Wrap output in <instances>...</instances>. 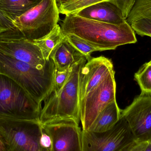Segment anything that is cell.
I'll use <instances>...</instances> for the list:
<instances>
[{
    "instance_id": "8992f818",
    "label": "cell",
    "mask_w": 151,
    "mask_h": 151,
    "mask_svg": "<svg viewBox=\"0 0 151 151\" xmlns=\"http://www.w3.org/2000/svg\"><path fill=\"white\" fill-rule=\"evenodd\" d=\"M59 12L56 0H42L38 5L14 19L13 23L22 38L40 40L58 24Z\"/></svg>"
},
{
    "instance_id": "ac0fdd59",
    "label": "cell",
    "mask_w": 151,
    "mask_h": 151,
    "mask_svg": "<svg viewBox=\"0 0 151 151\" xmlns=\"http://www.w3.org/2000/svg\"><path fill=\"white\" fill-rule=\"evenodd\" d=\"M151 18V0H135L126 21L131 23L142 18Z\"/></svg>"
},
{
    "instance_id": "d4e9b609",
    "label": "cell",
    "mask_w": 151,
    "mask_h": 151,
    "mask_svg": "<svg viewBox=\"0 0 151 151\" xmlns=\"http://www.w3.org/2000/svg\"><path fill=\"white\" fill-rule=\"evenodd\" d=\"M117 6L122 12L125 18L127 19L131 10L135 0H107Z\"/></svg>"
},
{
    "instance_id": "f1b7e54d",
    "label": "cell",
    "mask_w": 151,
    "mask_h": 151,
    "mask_svg": "<svg viewBox=\"0 0 151 151\" xmlns=\"http://www.w3.org/2000/svg\"><path fill=\"white\" fill-rule=\"evenodd\" d=\"M145 151H151V143L149 142Z\"/></svg>"
},
{
    "instance_id": "cb8c5ba5",
    "label": "cell",
    "mask_w": 151,
    "mask_h": 151,
    "mask_svg": "<svg viewBox=\"0 0 151 151\" xmlns=\"http://www.w3.org/2000/svg\"><path fill=\"white\" fill-rule=\"evenodd\" d=\"M70 68L64 71H58L55 70L52 92L57 91L63 86L70 74Z\"/></svg>"
},
{
    "instance_id": "e0dca14e",
    "label": "cell",
    "mask_w": 151,
    "mask_h": 151,
    "mask_svg": "<svg viewBox=\"0 0 151 151\" xmlns=\"http://www.w3.org/2000/svg\"><path fill=\"white\" fill-rule=\"evenodd\" d=\"M65 38V35L62 32L61 26L58 24L50 33L40 40L33 41L40 48L45 59L48 60L53 50Z\"/></svg>"
},
{
    "instance_id": "f546056e",
    "label": "cell",
    "mask_w": 151,
    "mask_h": 151,
    "mask_svg": "<svg viewBox=\"0 0 151 151\" xmlns=\"http://www.w3.org/2000/svg\"><path fill=\"white\" fill-rule=\"evenodd\" d=\"M149 142L151 143V140H150V142Z\"/></svg>"
},
{
    "instance_id": "5bb4252c",
    "label": "cell",
    "mask_w": 151,
    "mask_h": 151,
    "mask_svg": "<svg viewBox=\"0 0 151 151\" xmlns=\"http://www.w3.org/2000/svg\"><path fill=\"white\" fill-rule=\"evenodd\" d=\"M83 57L65 38L53 50L49 58L53 61L56 70L64 71L70 69Z\"/></svg>"
},
{
    "instance_id": "4316f807",
    "label": "cell",
    "mask_w": 151,
    "mask_h": 151,
    "mask_svg": "<svg viewBox=\"0 0 151 151\" xmlns=\"http://www.w3.org/2000/svg\"><path fill=\"white\" fill-rule=\"evenodd\" d=\"M70 1H71V0H56L58 6Z\"/></svg>"
},
{
    "instance_id": "4fadbf2b",
    "label": "cell",
    "mask_w": 151,
    "mask_h": 151,
    "mask_svg": "<svg viewBox=\"0 0 151 151\" xmlns=\"http://www.w3.org/2000/svg\"><path fill=\"white\" fill-rule=\"evenodd\" d=\"M74 14L84 18L114 24H120L127 21L122 11L108 1L95 4Z\"/></svg>"
},
{
    "instance_id": "30bf717a",
    "label": "cell",
    "mask_w": 151,
    "mask_h": 151,
    "mask_svg": "<svg viewBox=\"0 0 151 151\" xmlns=\"http://www.w3.org/2000/svg\"><path fill=\"white\" fill-rule=\"evenodd\" d=\"M0 52L42 70L47 65L46 60L40 48L33 41L24 38L0 39Z\"/></svg>"
},
{
    "instance_id": "ffe728a7",
    "label": "cell",
    "mask_w": 151,
    "mask_h": 151,
    "mask_svg": "<svg viewBox=\"0 0 151 151\" xmlns=\"http://www.w3.org/2000/svg\"><path fill=\"white\" fill-rule=\"evenodd\" d=\"M105 1L107 0H71L58 7L60 13L66 16L76 14L87 7Z\"/></svg>"
},
{
    "instance_id": "277c9868",
    "label": "cell",
    "mask_w": 151,
    "mask_h": 151,
    "mask_svg": "<svg viewBox=\"0 0 151 151\" xmlns=\"http://www.w3.org/2000/svg\"><path fill=\"white\" fill-rule=\"evenodd\" d=\"M41 104L19 83L0 73V117L40 122Z\"/></svg>"
},
{
    "instance_id": "3957f363",
    "label": "cell",
    "mask_w": 151,
    "mask_h": 151,
    "mask_svg": "<svg viewBox=\"0 0 151 151\" xmlns=\"http://www.w3.org/2000/svg\"><path fill=\"white\" fill-rule=\"evenodd\" d=\"M55 71L50 58L44 69L38 70L0 52V73L17 82L41 104L52 93Z\"/></svg>"
},
{
    "instance_id": "8fae6325",
    "label": "cell",
    "mask_w": 151,
    "mask_h": 151,
    "mask_svg": "<svg viewBox=\"0 0 151 151\" xmlns=\"http://www.w3.org/2000/svg\"><path fill=\"white\" fill-rule=\"evenodd\" d=\"M42 125L50 137L53 151H82V130L79 125L73 122Z\"/></svg>"
},
{
    "instance_id": "5b68a950",
    "label": "cell",
    "mask_w": 151,
    "mask_h": 151,
    "mask_svg": "<svg viewBox=\"0 0 151 151\" xmlns=\"http://www.w3.org/2000/svg\"><path fill=\"white\" fill-rule=\"evenodd\" d=\"M40 122L0 117V138L5 151H52L44 147Z\"/></svg>"
},
{
    "instance_id": "9a60e30c",
    "label": "cell",
    "mask_w": 151,
    "mask_h": 151,
    "mask_svg": "<svg viewBox=\"0 0 151 151\" xmlns=\"http://www.w3.org/2000/svg\"><path fill=\"white\" fill-rule=\"evenodd\" d=\"M121 110L116 100L112 102L99 114L88 130L104 132L110 130L121 118Z\"/></svg>"
},
{
    "instance_id": "ba28073f",
    "label": "cell",
    "mask_w": 151,
    "mask_h": 151,
    "mask_svg": "<svg viewBox=\"0 0 151 151\" xmlns=\"http://www.w3.org/2000/svg\"><path fill=\"white\" fill-rule=\"evenodd\" d=\"M114 70L97 87L80 101V120L82 130H88L99 113L116 100Z\"/></svg>"
},
{
    "instance_id": "484cf974",
    "label": "cell",
    "mask_w": 151,
    "mask_h": 151,
    "mask_svg": "<svg viewBox=\"0 0 151 151\" xmlns=\"http://www.w3.org/2000/svg\"><path fill=\"white\" fill-rule=\"evenodd\" d=\"M149 142H138L135 141L120 151H145Z\"/></svg>"
},
{
    "instance_id": "d6986e66",
    "label": "cell",
    "mask_w": 151,
    "mask_h": 151,
    "mask_svg": "<svg viewBox=\"0 0 151 151\" xmlns=\"http://www.w3.org/2000/svg\"><path fill=\"white\" fill-rule=\"evenodd\" d=\"M134 80L140 87L141 93L151 96V60L135 73Z\"/></svg>"
},
{
    "instance_id": "2e32d148",
    "label": "cell",
    "mask_w": 151,
    "mask_h": 151,
    "mask_svg": "<svg viewBox=\"0 0 151 151\" xmlns=\"http://www.w3.org/2000/svg\"><path fill=\"white\" fill-rule=\"evenodd\" d=\"M42 0H0V12L13 21Z\"/></svg>"
},
{
    "instance_id": "52a82bcc",
    "label": "cell",
    "mask_w": 151,
    "mask_h": 151,
    "mask_svg": "<svg viewBox=\"0 0 151 151\" xmlns=\"http://www.w3.org/2000/svg\"><path fill=\"white\" fill-rule=\"evenodd\" d=\"M82 151H120L135 140L128 123L122 116L108 131L82 130Z\"/></svg>"
},
{
    "instance_id": "83f0119b",
    "label": "cell",
    "mask_w": 151,
    "mask_h": 151,
    "mask_svg": "<svg viewBox=\"0 0 151 151\" xmlns=\"http://www.w3.org/2000/svg\"><path fill=\"white\" fill-rule=\"evenodd\" d=\"M0 151H5V147L0 138Z\"/></svg>"
},
{
    "instance_id": "7402d4cb",
    "label": "cell",
    "mask_w": 151,
    "mask_h": 151,
    "mask_svg": "<svg viewBox=\"0 0 151 151\" xmlns=\"http://www.w3.org/2000/svg\"><path fill=\"white\" fill-rule=\"evenodd\" d=\"M130 25L135 32L139 35L151 37V18L137 19Z\"/></svg>"
},
{
    "instance_id": "44dd1931",
    "label": "cell",
    "mask_w": 151,
    "mask_h": 151,
    "mask_svg": "<svg viewBox=\"0 0 151 151\" xmlns=\"http://www.w3.org/2000/svg\"><path fill=\"white\" fill-rule=\"evenodd\" d=\"M65 35L67 40L77 51L86 57L87 61L92 58L91 56V54L92 52L100 51L98 49L93 47L83 39L76 35L72 34H66Z\"/></svg>"
},
{
    "instance_id": "6da1fadb",
    "label": "cell",
    "mask_w": 151,
    "mask_h": 151,
    "mask_svg": "<svg viewBox=\"0 0 151 151\" xmlns=\"http://www.w3.org/2000/svg\"><path fill=\"white\" fill-rule=\"evenodd\" d=\"M61 27L65 35H76L100 51L114 50L119 46L137 42L134 31L127 21L114 24L70 14L65 16Z\"/></svg>"
},
{
    "instance_id": "603a6c76",
    "label": "cell",
    "mask_w": 151,
    "mask_h": 151,
    "mask_svg": "<svg viewBox=\"0 0 151 151\" xmlns=\"http://www.w3.org/2000/svg\"><path fill=\"white\" fill-rule=\"evenodd\" d=\"M5 34L19 35L13 21L0 12V37Z\"/></svg>"
},
{
    "instance_id": "7c38bea8",
    "label": "cell",
    "mask_w": 151,
    "mask_h": 151,
    "mask_svg": "<svg viewBox=\"0 0 151 151\" xmlns=\"http://www.w3.org/2000/svg\"><path fill=\"white\" fill-rule=\"evenodd\" d=\"M87 61L80 73V101L114 70L111 60L104 56L92 58Z\"/></svg>"
},
{
    "instance_id": "7a4b0ae2",
    "label": "cell",
    "mask_w": 151,
    "mask_h": 151,
    "mask_svg": "<svg viewBox=\"0 0 151 151\" xmlns=\"http://www.w3.org/2000/svg\"><path fill=\"white\" fill-rule=\"evenodd\" d=\"M87 61L83 57L73 64L70 68V74L63 86L45 99L40 116L41 124L73 122L79 125L80 73Z\"/></svg>"
},
{
    "instance_id": "9c48e42d",
    "label": "cell",
    "mask_w": 151,
    "mask_h": 151,
    "mask_svg": "<svg viewBox=\"0 0 151 151\" xmlns=\"http://www.w3.org/2000/svg\"><path fill=\"white\" fill-rule=\"evenodd\" d=\"M135 140L150 142L151 140V96L141 93L131 104L121 110Z\"/></svg>"
}]
</instances>
